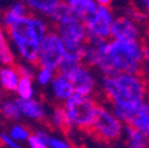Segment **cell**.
I'll list each match as a JSON object with an SVG mask.
<instances>
[{
    "mask_svg": "<svg viewBox=\"0 0 149 148\" xmlns=\"http://www.w3.org/2000/svg\"><path fill=\"white\" fill-rule=\"evenodd\" d=\"M102 89L114 108L124 112L135 110L147 96L149 97V81L127 72L116 76L105 75L102 78Z\"/></svg>",
    "mask_w": 149,
    "mask_h": 148,
    "instance_id": "obj_1",
    "label": "cell"
},
{
    "mask_svg": "<svg viewBox=\"0 0 149 148\" xmlns=\"http://www.w3.org/2000/svg\"><path fill=\"white\" fill-rule=\"evenodd\" d=\"M46 23L38 17L25 15L7 29L10 39L20 56L31 64H38L40 45L47 34Z\"/></svg>",
    "mask_w": 149,
    "mask_h": 148,
    "instance_id": "obj_2",
    "label": "cell"
},
{
    "mask_svg": "<svg viewBox=\"0 0 149 148\" xmlns=\"http://www.w3.org/2000/svg\"><path fill=\"white\" fill-rule=\"evenodd\" d=\"M96 46H98L107 54V57L118 73H132L144 81H149L148 71L146 69L147 62L143 58L139 42L111 39L110 42L107 40Z\"/></svg>",
    "mask_w": 149,
    "mask_h": 148,
    "instance_id": "obj_3",
    "label": "cell"
},
{
    "mask_svg": "<svg viewBox=\"0 0 149 148\" xmlns=\"http://www.w3.org/2000/svg\"><path fill=\"white\" fill-rule=\"evenodd\" d=\"M97 107V103L91 100L90 96H83L74 92L71 97L64 101L63 105L68 127H77L88 132L94 121Z\"/></svg>",
    "mask_w": 149,
    "mask_h": 148,
    "instance_id": "obj_4",
    "label": "cell"
},
{
    "mask_svg": "<svg viewBox=\"0 0 149 148\" xmlns=\"http://www.w3.org/2000/svg\"><path fill=\"white\" fill-rule=\"evenodd\" d=\"M96 140L110 143L118 140L122 135V123L118 117L109 113L103 107L98 105L92 124L88 131Z\"/></svg>",
    "mask_w": 149,
    "mask_h": 148,
    "instance_id": "obj_5",
    "label": "cell"
},
{
    "mask_svg": "<svg viewBox=\"0 0 149 148\" xmlns=\"http://www.w3.org/2000/svg\"><path fill=\"white\" fill-rule=\"evenodd\" d=\"M114 22L113 11L109 6H98L95 14L84 20L89 39L88 43L92 45H100L108 40L111 36V25Z\"/></svg>",
    "mask_w": 149,
    "mask_h": 148,
    "instance_id": "obj_6",
    "label": "cell"
},
{
    "mask_svg": "<svg viewBox=\"0 0 149 148\" xmlns=\"http://www.w3.org/2000/svg\"><path fill=\"white\" fill-rule=\"evenodd\" d=\"M65 44L57 31H49L40 45L38 65L53 71L58 70L65 56Z\"/></svg>",
    "mask_w": 149,
    "mask_h": 148,
    "instance_id": "obj_7",
    "label": "cell"
},
{
    "mask_svg": "<svg viewBox=\"0 0 149 148\" xmlns=\"http://www.w3.org/2000/svg\"><path fill=\"white\" fill-rule=\"evenodd\" d=\"M59 73L66 76L74 88V92L83 96H90L95 89L96 82L89 69L82 63L74 65H61L58 69Z\"/></svg>",
    "mask_w": 149,
    "mask_h": 148,
    "instance_id": "obj_8",
    "label": "cell"
},
{
    "mask_svg": "<svg viewBox=\"0 0 149 148\" xmlns=\"http://www.w3.org/2000/svg\"><path fill=\"white\" fill-rule=\"evenodd\" d=\"M56 26H57L58 34L62 37L66 47L88 43V39H89L88 30H86L85 23L79 17H74L72 19L65 23L58 24Z\"/></svg>",
    "mask_w": 149,
    "mask_h": 148,
    "instance_id": "obj_9",
    "label": "cell"
},
{
    "mask_svg": "<svg viewBox=\"0 0 149 148\" xmlns=\"http://www.w3.org/2000/svg\"><path fill=\"white\" fill-rule=\"evenodd\" d=\"M110 38L123 42H140V31L136 23L129 17H118L111 25Z\"/></svg>",
    "mask_w": 149,
    "mask_h": 148,
    "instance_id": "obj_10",
    "label": "cell"
},
{
    "mask_svg": "<svg viewBox=\"0 0 149 148\" xmlns=\"http://www.w3.org/2000/svg\"><path fill=\"white\" fill-rule=\"evenodd\" d=\"M15 102L18 104L22 116L29 117L31 120H37V121L43 120L45 117V109L39 101H37L34 98L24 100L19 97L15 100Z\"/></svg>",
    "mask_w": 149,
    "mask_h": 148,
    "instance_id": "obj_11",
    "label": "cell"
},
{
    "mask_svg": "<svg viewBox=\"0 0 149 148\" xmlns=\"http://www.w3.org/2000/svg\"><path fill=\"white\" fill-rule=\"evenodd\" d=\"M51 90L54 98L58 101H66L74 94V88L70 80L59 72L51 82Z\"/></svg>",
    "mask_w": 149,
    "mask_h": 148,
    "instance_id": "obj_12",
    "label": "cell"
},
{
    "mask_svg": "<svg viewBox=\"0 0 149 148\" xmlns=\"http://www.w3.org/2000/svg\"><path fill=\"white\" fill-rule=\"evenodd\" d=\"M64 3L68 4L83 22L95 14L100 6L95 0H64Z\"/></svg>",
    "mask_w": 149,
    "mask_h": 148,
    "instance_id": "obj_13",
    "label": "cell"
},
{
    "mask_svg": "<svg viewBox=\"0 0 149 148\" xmlns=\"http://www.w3.org/2000/svg\"><path fill=\"white\" fill-rule=\"evenodd\" d=\"M20 77L22 76L17 68L12 65H5L0 71V85L6 91H15Z\"/></svg>",
    "mask_w": 149,
    "mask_h": 148,
    "instance_id": "obj_14",
    "label": "cell"
},
{
    "mask_svg": "<svg viewBox=\"0 0 149 148\" xmlns=\"http://www.w3.org/2000/svg\"><path fill=\"white\" fill-rule=\"evenodd\" d=\"M125 133H127V145L129 148H149V136L143 134L134 126L127 124Z\"/></svg>",
    "mask_w": 149,
    "mask_h": 148,
    "instance_id": "obj_15",
    "label": "cell"
},
{
    "mask_svg": "<svg viewBox=\"0 0 149 148\" xmlns=\"http://www.w3.org/2000/svg\"><path fill=\"white\" fill-rule=\"evenodd\" d=\"M29 8L50 17L63 1L62 0H24Z\"/></svg>",
    "mask_w": 149,
    "mask_h": 148,
    "instance_id": "obj_16",
    "label": "cell"
},
{
    "mask_svg": "<svg viewBox=\"0 0 149 148\" xmlns=\"http://www.w3.org/2000/svg\"><path fill=\"white\" fill-rule=\"evenodd\" d=\"M0 63L3 65H12L14 63V54L8 45L5 30L0 26Z\"/></svg>",
    "mask_w": 149,
    "mask_h": 148,
    "instance_id": "obj_17",
    "label": "cell"
},
{
    "mask_svg": "<svg viewBox=\"0 0 149 148\" xmlns=\"http://www.w3.org/2000/svg\"><path fill=\"white\" fill-rule=\"evenodd\" d=\"M17 94L20 98L30 100L33 98L34 95V88L32 83V78L30 77H20V81L17 87Z\"/></svg>",
    "mask_w": 149,
    "mask_h": 148,
    "instance_id": "obj_18",
    "label": "cell"
},
{
    "mask_svg": "<svg viewBox=\"0 0 149 148\" xmlns=\"http://www.w3.org/2000/svg\"><path fill=\"white\" fill-rule=\"evenodd\" d=\"M0 110H1V113L5 117L11 119V120H18L22 116L15 100L14 101H4L1 103V107H0Z\"/></svg>",
    "mask_w": 149,
    "mask_h": 148,
    "instance_id": "obj_19",
    "label": "cell"
},
{
    "mask_svg": "<svg viewBox=\"0 0 149 148\" xmlns=\"http://www.w3.org/2000/svg\"><path fill=\"white\" fill-rule=\"evenodd\" d=\"M51 122L54 127L57 128H69L68 127V121H66V115L65 110L63 107H56L51 114Z\"/></svg>",
    "mask_w": 149,
    "mask_h": 148,
    "instance_id": "obj_20",
    "label": "cell"
},
{
    "mask_svg": "<svg viewBox=\"0 0 149 148\" xmlns=\"http://www.w3.org/2000/svg\"><path fill=\"white\" fill-rule=\"evenodd\" d=\"M54 71L47 68H40V70L37 73V82L40 85H47L49 83L52 82L54 78Z\"/></svg>",
    "mask_w": 149,
    "mask_h": 148,
    "instance_id": "obj_21",
    "label": "cell"
},
{
    "mask_svg": "<svg viewBox=\"0 0 149 148\" xmlns=\"http://www.w3.org/2000/svg\"><path fill=\"white\" fill-rule=\"evenodd\" d=\"M10 135H11V138H13L15 141H24V140H27V139L30 138L29 131H27L25 127H23V126H20V124L13 126L12 129H11V132H10Z\"/></svg>",
    "mask_w": 149,
    "mask_h": 148,
    "instance_id": "obj_22",
    "label": "cell"
},
{
    "mask_svg": "<svg viewBox=\"0 0 149 148\" xmlns=\"http://www.w3.org/2000/svg\"><path fill=\"white\" fill-rule=\"evenodd\" d=\"M8 11H11L18 17H25L26 11H27V5L24 1H17L8 7Z\"/></svg>",
    "mask_w": 149,
    "mask_h": 148,
    "instance_id": "obj_23",
    "label": "cell"
},
{
    "mask_svg": "<svg viewBox=\"0 0 149 148\" xmlns=\"http://www.w3.org/2000/svg\"><path fill=\"white\" fill-rule=\"evenodd\" d=\"M27 142H29V146L31 148H47L49 147L47 142H45L42 138H39L37 134L30 135V138L27 139Z\"/></svg>",
    "mask_w": 149,
    "mask_h": 148,
    "instance_id": "obj_24",
    "label": "cell"
},
{
    "mask_svg": "<svg viewBox=\"0 0 149 148\" xmlns=\"http://www.w3.org/2000/svg\"><path fill=\"white\" fill-rule=\"evenodd\" d=\"M129 4L149 17V0H130Z\"/></svg>",
    "mask_w": 149,
    "mask_h": 148,
    "instance_id": "obj_25",
    "label": "cell"
},
{
    "mask_svg": "<svg viewBox=\"0 0 149 148\" xmlns=\"http://www.w3.org/2000/svg\"><path fill=\"white\" fill-rule=\"evenodd\" d=\"M49 148H72L71 145L62 139H58V138H50V141H49Z\"/></svg>",
    "mask_w": 149,
    "mask_h": 148,
    "instance_id": "obj_26",
    "label": "cell"
},
{
    "mask_svg": "<svg viewBox=\"0 0 149 148\" xmlns=\"http://www.w3.org/2000/svg\"><path fill=\"white\" fill-rule=\"evenodd\" d=\"M140 46L143 54V58L147 63H149V42L147 40L146 37H140Z\"/></svg>",
    "mask_w": 149,
    "mask_h": 148,
    "instance_id": "obj_27",
    "label": "cell"
},
{
    "mask_svg": "<svg viewBox=\"0 0 149 148\" xmlns=\"http://www.w3.org/2000/svg\"><path fill=\"white\" fill-rule=\"evenodd\" d=\"M0 141H1V142H3L6 147H8V148H19L18 141H15L13 138H11V135L1 134V135H0Z\"/></svg>",
    "mask_w": 149,
    "mask_h": 148,
    "instance_id": "obj_28",
    "label": "cell"
},
{
    "mask_svg": "<svg viewBox=\"0 0 149 148\" xmlns=\"http://www.w3.org/2000/svg\"><path fill=\"white\" fill-rule=\"evenodd\" d=\"M17 69H18V71H19L22 77H30V78H32L34 76V72H33L32 68H30L29 65H18Z\"/></svg>",
    "mask_w": 149,
    "mask_h": 148,
    "instance_id": "obj_29",
    "label": "cell"
},
{
    "mask_svg": "<svg viewBox=\"0 0 149 148\" xmlns=\"http://www.w3.org/2000/svg\"><path fill=\"white\" fill-rule=\"evenodd\" d=\"M36 134L38 135L39 138H42V139H43L45 142H47V145H49V141H50V138H51V136H50L47 133H45V132H43V131H37Z\"/></svg>",
    "mask_w": 149,
    "mask_h": 148,
    "instance_id": "obj_30",
    "label": "cell"
},
{
    "mask_svg": "<svg viewBox=\"0 0 149 148\" xmlns=\"http://www.w3.org/2000/svg\"><path fill=\"white\" fill-rule=\"evenodd\" d=\"M95 1L100 5V6H110L113 0H95Z\"/></svg>",
    "mask_w": 149,
    "mask_h": 148,
    "instance_id": "obj_31",
    "label": "cell"
},
{
    "mask_svg": "<svg viewBox=\"0 0 149 148\" xmlns=\"http://www.w3.org/2000/svg\"><path fill=\"white\" fill-rule=\"evenodd\" d=\"M143 26H144V33H146V36L149 38V19L143 23Z\"/></svg>",
    "mask_w": 149,
    "mask_h": 148,
    "instance_id": "obj_32",
    "label": "cell"
},
{
    "mask_svg": "<svg viewBox=\"0 0 149 148\" xmlns=\"http://www.w3.org/2000/svg\"><path fill=\"white\" fill-rule=\"evenodd\" d=\"M148 78H149V70H148Z\"/></svg>",
    "mask_w": 149,
    "mask_h": 148,
    "instance_id": "obj_33",
    "label": "cell"
},
{
    "mask_svg": "<svg viewBox=\"0 0 149 148\" xmlns=\"http://www.w3.org/2000/svg\"><path fill=\"white\" fill-rule=\"evenodd\" d=\"M0 96H1V91H0Z\"/></svg>",
    "mask_w": 149,
    "mask_h": 148,
    "instance_id": "obj_34",
    "label": "cell"
},
{
    "mask_svg": "<svg viewBox=\"0 0 149 148\" xmlns=\"http://www.w3.org/2000/svg\"><path fill=\"white\" fill-rule=\"evenodd\" d=\"M0 71H1V69H0Z\"/></svg>",
    "mask_w": 149,
    "mask_h": 148,
    "instance_id": "obj_35",
    "label": "cell"
}]
</instances>
